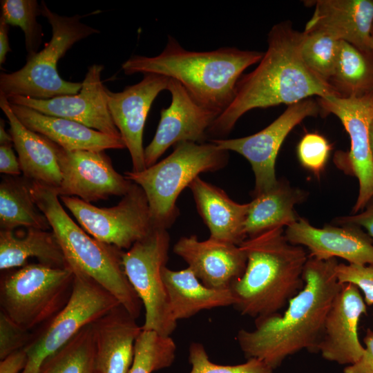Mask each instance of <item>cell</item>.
<instances>
[{"label": "cell", "mask_w": 373, "mask_h": 373, "mask_svg": "<svg viewBox=\"0 0 373 373\" xmlns=\"http://www.w3.org/2000/svg\"><path fill=\"white\" fill-rule=\"evenodd\" d=\"M304 32L294 29L289 21L273 26L268 33L267 49L258 66L239 79L232 102L214 120L208 130L209 137L222 139L243 115L255 108L289 106L312 96H338L304 62Z\"/></svg>", "instance_id": "1"}, {"label": "cell", "mask_w": 373, "mask_h": 373, "mask_svg": "<svg viewBox=\"0 0 373 373\" xmlns=\"http://www.w3.org/2000/svg\"><path fill=\"white\" fill-rule=\"evenodd\" d=\"M338 264L336 258L308 257L304 285L285 311L256 318L252 330L238 331L236 339L247 359H260L275 370L303 350L316 352L326 316L342 287L336 276Z\"/></svg>", "instance_id": "2"}, {"label": "cell", "mask_w": 373, "mask_h": 373, "mask_svg": "<svg viewBox=\"0 0 373 373\" xmlns=\"http://www.w3.org/2000/svg\"><path fill=\"white\" fill-rule=\"evenodd\" d=\"M263 54L235 47L191 51L169 35L159 55L132 56L122 64V69L126 75L157 74L175 79L198 104L219 116L232 102L243 72L258 63Z\"/></svg>", "instance_id": "3"}, {"label": "cell", "mask_w": 373, "mask_h": 373, "mask_svg": "<svg viewBox=\"0 0 373 373\" xmlns=\"http://www.w3.org/2000/svg\"><path fill=\"white\" fill-rule=\"evenodd\" d=\"M240 246L247 265L231 287L234 307L255 318L279 313L303 288L309 256L303 247L287 240L283 227L247 238Z\"/></svg>", "instance_id": "4"}, {"label": "cell", "mask_w": 373, "mask_h": 373, "mask_svg": "<svg viewBox=\"0 0 373 373\" xmlns=\"http://www.w3.org/2000/svg\"><path fill=\"white\" fill-rule=\"evenodd\" d=\"M30 193L56 236L68 267L95 280L137 318L143 305L125 274L123 251L97 240L77 225L62 207L56 189L30 182Z\"/></svg>", "instance_id": "5"}, {"label": "cell", "mask_w": 373, "mask_h": 373, "mask_svg": "<svg viewBox=\"0 0 373 373\" xmlns=\"http://www.w3.org/2000/svg\"><path fill=\"white\" fill-rule=\"evenodd\" d=\"M173 152L141 171H126L124 176L146 193L153 227L168 229L179 216L176 201L181 192L202 173L224 168L229 151L211 141L182 142Z\"/></svg>", "instance_id": "6"}, {"label": "cell", "mask_w": 373, "mask_h": 373, "mask_svg": "<svg viewBox=\"0 0 373 373\" xmlns=\"http://www.w3.org/2000/svg\"><path fill=\"white\" fill-rule=\"evenodd\" d=\"M41 15L52 28V37L45 47L27 57L19 70L0 75V94L48 99L64 95L77 94L82 82L63 79L57 71V63L75 43L99 31L81 21V17L61 16L52 12L44 1L40 5Z\"/></svg>", "instance_id": "7"}, {"label": "cell", "mask_w": 373, "mask_h": 373, "mask_svg": "<svg viewBox=\"0 0 373 373\" xmlns=\"http://www.w3.org/2000/svg\"><path fill=\"white\" fill-rule=\"evenodd\" d=\"M74 273L40 263L10 269L1 278L0 305L22 328L32 332L55 316L68 301Z\"/></svg>", "instance_id": "8"}, {"label": "cell", "mask_w": 373, "mask_h": 373, "mask_svg": "<svg viewBox=\"0 0 373 373\" xmlns=\"http://www.w3.org/2000/svg\"><path fill=\"white\" fill-rule=\"evenodd\" d=\"M119 305L117 298L95 280L74 273L72 293L66 305L37 332H32L24 348L28 362L21 373H40L46 361L83 327Z\"/></svg>", "instance_id": "9"}, {"label": "cell", "mask_w": 373, "mask_h": 373, "mask_svg": "<svg viewBox=\"0 0 373 373\" xmlns=\"http://www.w3.org/2000/svg\"><path fill=\"white\" fill-rule=\"evenodd\" d=\"M169 247L167 229L153 227L122 256L125 274L144 308L142 329L165 336H171L177 326L162 276Z\"/></svg>", "instance_id": "10"}, {"label": "cell", "mask_w": 373, "mask_h": 373, "mask_svg": "<svg viewBox=\"0 0 373 373\" xmlns=\"http://www.w3.org/2000/svg\"><path fill=\"white\" fill-rule=\"evenodd\" d=\"M59 199L89 235L122 250L129 249L153 228L146 193L134 182L111 207H97L77 197Z\"/></svg>", "instance_id": "11"}, {"label": "cell", "mask_w": 373, "mask_h": 373, "mask_svg": "<svg viewBox=\"0 0 373 373\" xmlns=\"http://www.w3.org/2000/svg\"><path fill=\"white\" fill-rule=\"evenodd\" d=\"M321 112L318 101L308 98L289 105L273 122L259 132L235 139H209L220 149L245 157L255 176L254 196L277 184L275 164L278 151L290 131L307 117Z\"/></svg>", "instance_id": "12"}, {"label": "cell", "mask_w": 373, "mask_h": 373, "mask_svg": "<svg viewBox=\"0 0 373 373\" xmlns=\"http://www.w3.org/2000/svg\"><path fill=\"white\" fill-rule=\"evenodd\" d=\"M321 113L336 115L350 138V149L337 158L358 181V195L354 214L363 210L373 198V157L369 128L373 119V93L358 97L330 96L318 98Z\"/></svg>", "instance_id": "13"}, {"label": "cell", "mask_w": 373, "mask_h": 373, "mask_svg": "<svg viewBox=\"0 0 373 373\" xmlns=\"http://www.w3.org/2000/svg\"><path fill=\"white\" fill-rule=\"evenodd\" d=\"M52 144L62 178L56 189L59 196L77 197L90 203L124 196L131 189L133 182L115 171L104 151H69Z\"/></svg>", "instance_id": "14"}, {"label": "cell", "mask_w": 373, "mask_h": 373, "mask_svg": "<svg viewBox=\"0 0 373 373\" xmlns=\"http://www.w3.org/2000/svg\"><path fill=\"white\" fill-rule=\"evenodd\" d=\"M103 69L101 64L90 66L77 94L48 99L23 96L7 99L10 104L27 106L47 115L70 119L105 134L122 137L108 110L106 87L101 80Z\"/></svg>", "instance_id": "15"}, {"label": "cell", "mask_w": 373, "mask_h": 373, "mask_svg": "<svg viewBox=\"0 0 373 373\" xmlns=\"http://www.w3.org/2000/svg\"><path fill=\"white\" fill-rule=\"evenodd\" d=\"M167 90L171 102L161 110L154 137L144 149L146 168L155 164L169 147L178 143L209 141L208 130L218 117L198 104L178 81L169 78Z\"/></svg>", "instance_id": "16"}, {"label": "cell", "mask_w": 373, "mask_h": 373, "mask_svg": "<svg viewBox=\"0 0 373 373\" xmlns=\"http://www.w3.org/2000/svg\"><path fill=\"white\" fill-rule=\"evenodd\" d=\"M169 78L157 74H144L138 83L120 92L106 88L108 110L115 125L128 149L133 171L146 169L143 132L149 110L158 94L167 90Z\"/></svg>", "instance_id": "17"}, {"label": "cell", "mask_w": 373, "mask_h": 373, "mask_svg": "<svg viewBox=\"0 0 373 373\" xmlns=\"http://www.w3.org/2000/svg\"><path fill=\"white\" fill-rule=\"evenodd\" d=\"M367 314V305L357 287L342 285L326 316L316 352L339 365L356 362L365 351L358 338L361 317Z\"/></svg>", "instance_id": "18"}, {"label": "cell", "mask_w": 373, "mask_h": 373, "mask_svg": "<svg viewBox=\"0 0 373 373\" xmlns=\"http://www.w3.org/2000/svg\"><path fill=\"white\" fill-rule=\"evenodd\" d=\"M285 235L290 243L307 247L309 256L318 260L341 258L348 264H373V240L358 226L317 228L305 218H298L286 227Z\"/></svg>", "instance_id": "19"}, {"label": "cell", "mask_w": 373, "mask_h": 373, "mask_svg": "<svg viewBox=\"0 0 373 373\" xmlns=\"http://www.w3.org/2000/svg\"><path fill=\"white\" fill-rule=\"evenodd\" d=\"M173 252L182 258L205 286L216 289H231L243 274L247 257L240 245L197 236L180 238Z\"/></svg>", "instance_id": "20"}, {"label": "cell", "mask_w": 373, "mask_h": 373, "mask_svg": "<svg viewBox=\"0 0 373 373\" xmlns=\"http://www.w3.org/2000/svg\"><path fill=\"white\" fill-rule=\"evenodd\" d=\"M314 11L303 31L325 32L365 52L372 51L373 0L307 1Z\"/></svg>", "instance_id": "21"}, {"label": "cell", "mask_w": 373, "mask_h": 373, "mask_svg": "<svg viewBox=\"0 0 373 373\" xmlns=\"http://www.w3.org/2000/svg\"><path fill=\"white\" fill-rule=\"evenodd\" d=\"M136 319L119 305L92 323L99 373L128 372L142 330Z\"/></svg>", "instance_id": "22"}, {"label": "cell", "mask_w": 373, "mask_h": 373, "mask_svg": "<svg viewBox=\"0 0 373 373\" xmlns=\"http://www.w3.org/2000/svg\"><path fill=\"white\" fill-rule=\"evenodd\" d=\"M10 105L26 128L66 150L104 151L126 148L122 137L105 134L70 119L47 115L27 106Z\"/></svg>", "instance_id": "23"}, {"label": "cell", "mask_w": 373, "mask_h": 373, "mask_svg": "<svg viewBox=\"0 0 373 373\" xmlns=\"http://www.w3.org/2000/svg\"><path fill=\"white\" fill-rule=\"evenodd\" d=\"M0 108L10 124L9 133L23 177L57 189L61 174L52 142L26 128L15 115L7 97L0 94Z\"/></svg>", "instance_id": "24"}, {"label": "cell", "mask_w": 373, "mask_h": 373, "mask_svg": "<svg viewBox=\"0 0 373 373\" xmlns=\"http://www.w3.org/2000/svg\"><path fill=\"white\" fill-rule=\"evenodd\" d=\"M198 213L210 231L209 238L240 245L246 238L249 203L231 200L226 192L197 177L189 186Z\"/></svg>", "instance_id": "25"}, {"label": "cell", "mask_w": 373, "mask_h": 373, "mask_svg": "<svg viewBox=\"0 0 373 373\" xmlns=\"http://www.w3.org/2000/svg\"><path fill=\"white\" fill-rule=\"evenodd\" d=\"M162 276L174 318H189L204 309L234 305L231 289H216L203 285L189 267L175 271L166 266Z\"/></svg>", "instance_id": "26"}, {"label": "cell", "mask_w": 373, "mask_h": 373, "mask_svg": "<svg viewBox=\"0 0 373 373\" xmlns=\"http://www.w3.org/2000/svg\"><path fill=\"white\" fill-rule=\"evenodd\" d=\"M35 258L39 263L55 268L69 267L52 231L29 228L24 236L12 231H0V269L19 268ZM70 268V267H69Z\"/></svg>", "instance_id": "27"}, {"label": "cell", "mask_w": 373, "mask_h": 373, "mask_svg": "<svg viewBox=\"0 0 373 373\" xmlns=\"http://www.w3.org/2000/svg\"><path fill=\"white\" fill-rule=\"evenodd\" d=\"M305 197L303 191L281 181L271 189L254 195L249 202L245 223L247 238L294 223L298 220L294 206Z\"/></svg>", "instance_id": "28"}, {"label": "cell", "mask_w": 373, "mask_h": 373, "mask_svg": "<svg viewBox=\"0 0 373 373\" xmlns=\"http://www.w3.org/2000/svg\"><path fill=\"white\" fill-rule=\"evenodd\" d=\"M1 229L18 227L48 230L49 222L35 203L30 182L24 177H3L0 184Z\"/></svg>", "instance_id": "29"}, {"label": "cell", "mask_w": 373, "mask_h": 373, "mask_svg": "<svg viewBox=\"0 0 373 373\" xmlns=\"http://www.w3.org/2000/svg\"><path fill=\"white\" fill-rule=\"evenodd\" d=\"M329 84L341 97L373 93V52H365L341 41L338 58Z\"/></svg>", "instance_id": "30"}, {"label": "cell", "mask_w": 373, "mask_h": 373, "mask_svg": "<svg viewBox=\"0 0 373 373\" xmlns=\"http://www.w3.org/2000/svg\"><path fill=\"white\" fill-rule=\"evenodd\" d=\"M40 373H99L92 323L83 327L68 343L50 357Z\"/></svg>", "instance_id": "31"}, {"label": "cell", "mask_w": 373, "mask_h": 373, "mask_svg": "<svg viewBox=\"0 0 373 373\" xmlns=\"http://www.w3.org/2000/svg\"><path fill=\"white\" fill-rule=\"evenodd\" d=\"M176 349L171 336L142 330L135 341L134 358L128 373H153L167 368L175 361Z\"/></svg>", "instance_id": "32"}, {"label": "cell", "mask_w": 373, "mask_h": 373, "mask_svg": "<svg viewBox=\"0 0 373 373\" xmlns=\"http://www.w3.org/2000/svg\"><path fill=\"white\" fill-rule=\"evenodd\" d=\"M303 32L301 56L304 62L318 77L329 84L334 73L341 41L322 31Z\"/></svg>", "instance_id": "33"}, {"label": "cell", "mask_w": 373, "mask_h": 373, "mask_svg": "<svg viewBox=\"0 0 373 373\" xmlns=\"http://www.w3.org/2000/svg\"><path fill=\"white\" fill-rule=\"evenodd\" d=\"M1 6V17L8 25L18 26L23 30L27 57L33 56L44 35L37 19L41 15L40 5L36 0H2Z\"/></svg>", "instance_id": "34"}, {"label": "cell", "mask_w": 373, "mask_h": 373, "mask_svg": "<svg viewBox=\"0 0 373 373\" xmlns=\"http://www.w3.org/2000/svg\"><path fill=\"white\" fill-rule=\"evenodd\" d=\"M190 373H274V369L263 361L249 358L244 363L223 365L210 361L204 347L200 343H192L189 350Z\"/></svg>", "instance_id": "35"}, {"label": "cell", "mask_w": 373, "mask_h": 373, "mask_svg": "<svg viewBox=\"0 0 373 373\" xmlns=\"http://www.w3.org/2000/svg\"><path fill=\"white\" fill-rule=\"evenodd\" d=\"M332 148L327 140L317 133H307L297 147L298 159L302 165L319 175L328 160Z\"/></svg>", "instance_id": "36"}, {"label": "cell", "mask_w": 373, "mask_h": 373, "mask_svg": "<svg viewBox=\"0 0 373 373\" xmlns=\"http://www.w3.org/2000/svg\"><path fill=\"white\" fill-rule=\"evenodd\" d=\"M336 276L340 284L351 283L357 287L364 295L366 305H373V264H338Z\"/></svg>", "instance_id": "37"}, {"label": "cell", "mask_w": 373, "mask_h": 373, "mask_svg": "<svg viewBox=\"0 0 373 373\" xmlns=\"http://www.w3.org/2000/svg\"><path fill=\"white\" fill-rule=\"evenodd\" d=\"M32 336V332L22 328L0 312V360L24 349Z\"/></svg>", "instance_id": "38"}, {"label": "cell", "mask_w": 373, "mask_h": 373, "mask_svg": "<svg viewBox=\"0 0 373 373\" xmlns=\"http://www.w3.org/2000/svg\"><path fill=\"white\" fill-rule=\"evenodd\" d=\"M363 342V354L356 362L347 365L343 373H373V330L367 329Z\"/></svg>", "instance_id": "39"}, {"label": "cell", "mask_w": 373, "mask_h": 373, "mask_svg": "<svg viewBox=\"0 0 373 373\" xmlns=\"http://www.w3.org/2000/svg\"><path fill=\"white\" fill-rule=\"evenodd\" d=\"M365 209L360 213L345 216L337 220L343 225L351 224L365 228L368 235L373 238V198L370 200Z\"/></svg>", "instance_id": "40"}, {"label": "cell", "mask_w": 373, "mask_h": 373, "mask_svg": "<svg viewBox=\"0 0 373 373\" xmlns=\"http://www.w3.org/2000/svg\"><path fill=\"white\" fill-rule=\"evenodd\" d=\"M0 172L10 176H17L21 173L12 144L0 146Z\"/></svg>", "instance_id": "41"}, {"label": "cell", "mask_w": 373, "mask_h": 373, "mask_svg": "<svg viewBox=\"0 0 373 373\" xmlns=\"http://www.w3.org/2000/svg\"><path fill=\"white\" fill-rule=\"evenodd\" d=\"M28 356L24 349L16 351L0 361V373H21L26 366Z\"/></svg>", "instance_id": "42"}, {"label": "cell", "mask_w": 373, "mask_h": 373, "mask_svg": "<svg viewBox=\"0 0 373 373\" xmlns=\"http://www.w3.org/2000/svg\"><path fill=\"white\" fill-rule=\"evenodd\" d=\"M9 25L0 18V65L5 63L6 55L11 49L9 44Z\"/></svg>", "instance_id": "43"}, {"label": "cell", "mask_w": 373, "mask_h": 373, "mask_svg": "<svg viewBox=\"0 0 373 373\" xmlns=\"http://www.w3.org/2000/svg\"><path fill=\"white\" fill-rule=\"evenodd\" d=\"M0 144L1 145L13 144L11 135L5 128V122L3 119L0 120Z\"/></svg>", "instance_id": "44"}, {"label": "cell", "mask_w": 373, "mask_h": 373, "mask_svg": "<svg viewBox=\"0 0 373 373\" xmlns=\"http://www.w3.org/2000/svg\"><path fill=\"white\" fill-rule=\"evenodd\" d=\"M369 137H370V149L371 152L373 157V119H372V122L370 125L369 128Z\"/></svg>", "instance_id": "45"}, {"label": "cell", "mask_w": 373, "mask_h": 373, "mask_svg": "<svg viewBox=\"0 0 373 373\" xmlns=\"http://www.w3.org/2000/svg\"><path fill=\"white\" fill-rule=\"evenodd\" d=\"M372 51L373 52V28L372 30Z\"/></svg>", "instance_id": "46"}]
</instances>
